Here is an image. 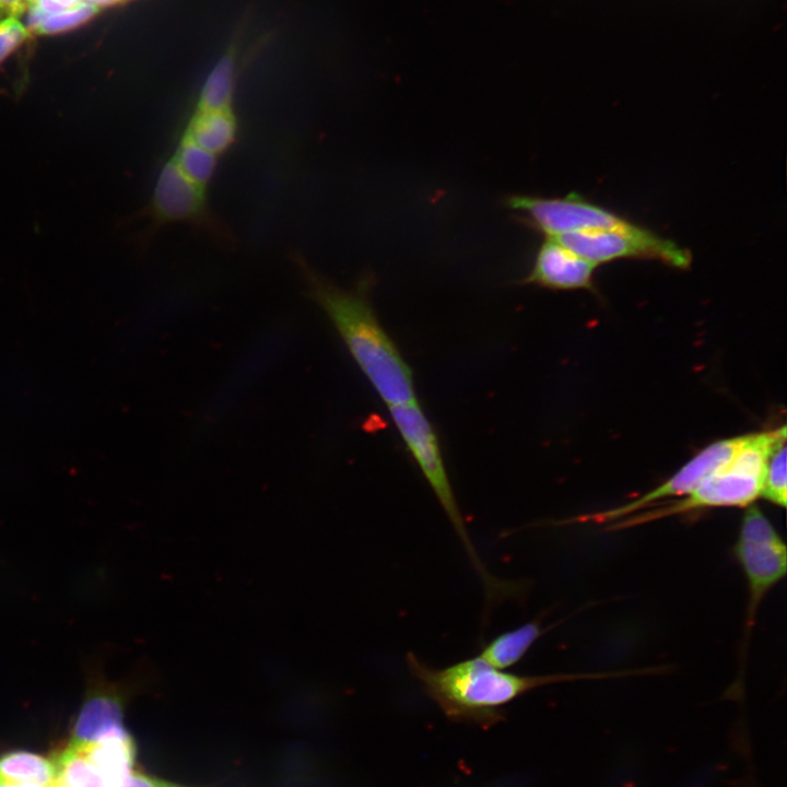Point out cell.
<instances>
[{
	"mask_svg": "<svg viewBox=\"0 0 787 787\" xmlns=\"http://www.w3.org/2000/svg\"><path fill=\"white\" fill-rule=\"evenodd\" d=\"M145 213L151 227L169 222H189L209 228L213 223L204 188L184 175L173 158L162 166Z\"/></svg>",
	"mask_w": 787,
	"mask_h": 787,
	"instance_id": "10",
	"label": "cell"
},
{
	"mask_svg": "<svg viewBox=\"0 0 787 787\" xmlns=\"http://www.w3.org/2000/svg\"><path fill=\"white\" fill-rule=\"evenodd\" d=\"M406 663L447 718L482 728H490L503 720L505 706L533 689L587 677L521 676L497 669L479 656L435 668L410 651L406 656Z\"/></svg>",
	"mask_w": 787,
	"mask_h": 787,
	"instance_id": "2",
	"label": "cell"
},
{
	"mask_svg": "<svg viewBox=\"0 0 787 787\" xmlns=\"http://www.w3.org/2000/svg\"><path fill=\"white\" fill-rule=\"evenodd\" d=\"M785 441V425L745 435L732 458L707 475L682 500L622 518L613 522L611 529L705 508L749 506L762 494L765 467L772 451Z\"/></svg>",
	"mask_w": 787,
	"mask_h": 787,
	"instance_id": "3",
	"label": "cell"
},
{
	"mask_svg": "<svg viewBox=\"0 0 787 787\" xmlns=\"http://www.w3.org/2000/svg\"><path fill=\"white\" fill-rule=\"evenodd\" d=\"M55 787H114L79 749L67 745L54 760Z\"/></svg>",
	"mask_w": 787,
	"mask_h": 787,
	"instance_id": "17",
	"label": "cell"
},
{
	"mask_svg": "<svg viewBox=\"0 0 787 787\" xmlns=\"http://www.w3.org/2000/svg\"><path fill=\"white\" fill-rule=\"evenodd\" d=\"M388 409L396 430L445 512L475 572L480 576L489 601L494 602L515 597L518 586L515 583L492 576L478 555L459 509L435 428L421 406L415 400L388 407Z\"/></svg>",
	"mask_w": 787,
	"mask_h": 787,
	"instance_id": "4",
	"label": "cell"
},
{
	"mask_svg": "<svg viewBox=\"0 0 787 787\" xmlns=\"http://www.w3.org/2000/svg\"><path fill=\"white\" fill-rule=\"evenodd\" d=\"M542 634L538 621H531L495 636L481 649L479 657L497 669L517 665Z\"/></svg>",
	"mask_w": 787,
	"mask_h": 787,
	"instance_id": "15",
	"label": "cell"
},
{
	"mask_svg": "<svg viewBox=\"0 0 787 787\" xmlns=\"http://www.w3.org/2000/svg\"><path fill=\"white\" fill-rule=\"evenodd\" d=\"M0 787H40V786L15 785V784H10V783H5V782H1V780H0Z\"/></svg>",
	"mask_w": 787,
	"mask_h": 787,
	"instance_id": "26",
	"label": "cell"
},
{
	"mask_svg": "<svg viewBox=\"0 0 787 787\" xmlns=\"http://www.w3.org/2000/svg\"><path fill=\"white\" fill-rule=\"evenodd\" d=\"M32 0H0V22L24 13Z\"/></svg>",
	"mask_w": 787,
	"mask_h": 787,
	"instance_id": "23",
	"label": "cell"
},
{
	"mask_svg": "<svg viewBox=\"0 0 787 787\" xmlns=\"http://www.w3.org/2000/svg\"><path fill=\"white\" fill-rule=\"evenodd\" d=\"M554 238L597 267L619 259H648L683 270L692 262L686 248L634 222L620 228L573 232Z\"/></svg>",
	"mask_w": 787,
	"mask_h": 787,
	"instance_id": "5",
	"label": "cell"
},
{
	"mask_svg": "<svg viewBox=\"0 0 787 787\" xmlns=\"http://www.w3.org/2000/svg\"><path fill=\"white\" fill-rule=\"evenodd\" d=\"M50 787H55V786H50Z\"/></svg>",
	"mask_w": 787,
	"mask_h": 787,
	"instance_id": "28",
	"label": "cell"
},
{
	"mask_svg": "<svg viewBox=\"0 0 787 787\" xmlns=\"http://www.w3.org/2000/svg\"><path fill=\"white\" fill-rule=\"evenodd\" d=\"M34 1H36V0H32V2H34Z\"/></svg>",
	"mask_w": 787,
	"mask_h": 787,
	"instance_id": "27",
	"label": "cell"
},
{
	"mask_svg": "<svg viewBox=\"0 0 787 787\" xmlns=\"http://www.w3.org/2000/svg\"><path fill=\"white\" fill-rule=\"evenodd\" d=\"M31 36V32L16 17L0 22V63Z\"/></svg>",
	"mask_w": 787,
	"mask_h": 787,
	"instance_id": "21",
	"label": "cell"
},
{
	"mask_svg": "<svg viewBox=\"0 0 787 787\" xmlns=\"http://www.w3.org/2000/svg\"><path fill=\"white\" fill-rule=\"evenodd\" d=\"M237 79V48L235 43L226 48L205 75L197 107L222 109L233 107Z\"/></svg>",
	"mask_w": 787,
	"mask_h": 787,
	"instance_id": "14",
	"label": "cell"
},
{
	"mask_svg": "<svg viewBox=\"0 0 787 787\" xmlns=\"http://www.w3.org/2000/svg\"><path fill=\"white\" fill-rule=\"evenodd\" d=\"M786 457L785 441L775 447L766 462L761 494V496L780 507L786 506L787 500Z\"/></svg>",
	"mask_w": 787,
	"mask_h": 787,
	"instance_id": "19",
	"label": "cell"
},
{
	"mask_svg": "<svg viewBox=\"0 0 787 787\" xmlns=\"http://www.w3.org/2000/svg\"><path fill=\"white\" fill-rule=\"evenodd\" d=\"M77 749L86 755L114 787H119L126 776L132 772L136 749L125 727L114 730L94 743Z\"/></svg>",
	"mask_w": 787,
	"mask_h": 787,
	"instance_id": "12",
	"label": "cell"
},
{
	"mask_svg": "<svg viewBox=\"0 0 787 787\" xmlns=\"http://www.w3.org/2000/svg\"><path fill=\"white\" fill-rule=\"evenodd\" d=\"M237 121L231 108L204 109L196 107L184 137L219 156L236 140Z\"/></svg>",
	"mask_w": 787,
	"mask_h": 787,
	"instance_id": "13",
	"label": "cell"
},
{
	"mask_svg": "<svg viewBox=\"0 0 787 787\" xmlns=\"http://www.w3.org/2000/svg\"><path fill=\"white\" fill-rule=\"evenodd\" d=\"M744 438L745 435H742L715 442L695 455L663 483L636 500L612 509L580 516L575 520L613 524L622 518L646 509L657 501L676 496H685L690 494L707 475L724 463L728 462L742 445Z\"/></svg>",
	"mask_w": 787,
	"mask_h": 787,
	"instance_id": "9",
	"label": "cell"
},
{
	"mask_svg": "<svg viewBox=\"0 0 787 787\" xmlns=\"http://www.w3.org/2000/svg\"><path fill=\"white\" fill-rule=\"evenodd\" d=\"M85 692L68 744L85 747L124 727V709L132 682L110 681L96 662L87 666Z\"/></svg>",
	"mask_w": 787,
	"mask_h": 787,
	"instance_id": "8",
	"label": "cell"
},
{
	"mask_svg": "<svg viewBox=\"0 0 787 787\" xmlns=\"http://www.w3.org/2000/svg\"><path fill=\"white\" fill-rule=\"evenodd\" d=\"M101 10L102 9L94 4L82 2L66 11L47 14L35 31V34L55 35L71 31L92 20Z\"/></svg>",
	"mask_w": 787,
	"mask_h": 787,
	"instance_id": "20",
	"label": "cell"
},
{
	"mask_svg": "<svg viewBox=\"0 0 787 787\" xmlns=\"http://www.w3.org/2000/svg\"><path fill=\"white\" fill-rule=\"evenodd\" d=\"M506 204L521 214L524 223L545 237L582 231L620 228L632 223L577 193L559 198L513 195L506 199Z\"/></svg>",
	"mask_w": 787,
	"mask_h": 787,
	"instance_id": "7",
	"label": "cell"
},
{
	"mask_svg": "<svg viewBox=\"0 0 787 787\" xmlns=\"http://www.w3.org/2000/svg\"><path fill=\"white\" fill-rule=\"evenodd\" d=\"M0 780L50 787L56 780L54 760L27 751H12L0 755Z\"/></svg>",
	"mask_w": 787,
	"mask_h": 787,
	"instance_id": "16",
	"label": "cell"
},
{
	"mask_svg": "<svg viewBox=\"0 0 787 787\" xmlns=\"http://www.w3.org/2000/svg\"><path fill=\"white\" fill-rule=\"evenodd\" d=\"M310 295L330 318L352 359L387 407L416 400L413 374L378 320L368 297V282L344 290L295 259Z\"/></svg>",
	"mask_w": 787,
	"mask_h": 787,
	"instance_id": "1",
	"label": "cell"
},
{
	"mask_svg": "<svg viewBox=\"0 0 787 787\" xmlns=\"http://www.w3.org/2000/svg\"><path fill=\"white\" fill-rule=\"evenodd\" d=\"M129 1H131V0H84V2L94 4V5L98 7L99 9H103L105 7L124 4Z\"/></svg>",
	"mask_w": 787,
	"mask_h": 787,
	"instance_id": "25",
	"label": "cell"
},
{
	"mask_svg": "<svg viewBox=\"0 0 787 787\" xmlns=\"http://www.w3.org/2000/svg\"><path fill=\"white\" fill-rule=\"evenodd\" d=\"M218 157L183 136L173 161L184 175L205 188L214 175Z\"/></svg>",
	"mask_w": 787,
	"mask_h": 787,
	"instance_id": "18",
	"label": "cell"
},
{
	"mask_svg": "<svg viewBox=\"0 0 787 787\" xmlns=\"http://www.w3.org/2000/svg\"><path fill=\"white\" fill-rule=\"evenodd\" d=\"M36 4L47 14H55L79 5L83 0H36Z\"/></svg>",
	"mask_w": 787,
	"mask_h": 787,
	"instance_id": "24",
	"label": "cell"
},
{
	"mask_svg": "<svg viewBox=\"0 0 787 787\" xmlns=\"http://www.w3.org/2000/svg\"><path fill=\"white\" fill-rule=\"evenodd\" d=\"M596 268L554 237H545L521 283L550 290L591 289Z\"/></svg>",
	"mask_w": 787,
	"mask_h": 787,
	"instance_id": "11",
	"label": "cell"
},
{
	"mask_svg": "<svg viewBox=\"0 0 787 787\" xmlns=\"http://www.w3.org/2000/svg\"><path fill=\"white\" fill-rule=\"evenodd\" d=\"M735 554L748 585L747 627H751L764 597L787 569L786 544L756 506H750L743 514Z\"/></svg>",
	"mask_w": 787,
	"mask_h": 787,
	"instance_id": "6",
	"label": "cell"
},
{
	"mask_svg": "<svg viewBox=\"0 0 787 787\" xmlns=\"http://www.w3.org/2000/svg\"><path fill=\"white\" fill-rule=\"evenodd\" d=\"M119 787H186L172 782L155 778L143 773L131 772Z\"/></svg>",
	"mask_w": 787,
	"mask_h": 787,
	"instance_id": "22",
	"label": "cell"
}]
</instances>
